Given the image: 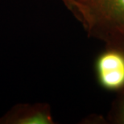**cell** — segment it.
<instances>
[{
  "instance_id": "6da1fadb",
  "label": "cell",
  "mask_w": 124,
  "mask_h": 124,
  "mask_svg": "<svg viewBox=\"0 0 124 124\" xmlns=\"http://www.w3.org/2000/svg\"><path fill=\"white\" fill-rule=\"evenodd\" d=\"M98 81L107 90H118L124 86V56L115 51L106 52L97 60Z\"/></svg>"
},
{
  "instance_id": "7a4b0ae2",
  "label": "cell",
  "mask_w": 124,
  "mask_h": 124,
  "mask_svg": "<svg viewBox=\"0 0 124 124\" xmlns=\"http://www.w3.org/2000/svg\"><path fill=\"white\" fill-rule=\"evenodd\" d=\"M112 4L115 11L124 17V0H112Z\"/></svg>"
},
{
  "instance_id": "3957f363",
  "label": "cell",
  "mask_w": 124,
  "mask_h": 124,
  "mask_svg": "<svg viewBox=\"0 0 124 124\" xmlns=\"http://www.w3.org/2000/svg\"><path fill=\"white\" fill-rule=\"evenodd\" d=\"M64 1H65L66 2H68V3H70V5L72 4H76V2H74V0H64Z\"/></svg>"
},
{
  "instance_id": "277c9868",
  "label": "cell",
  "mask_w": 124,
  "mask_h": 124,
  "mask_svg": "<svg viewBox=\"0 0 124 124\" xmlns=\"http://www.w3.org/2000/svg\"><path fill=\"white\" fill-rule=\"evenodd\" d=\"M123 120L124 122V105H123Z\"/></svg>"
}]
</instances>
